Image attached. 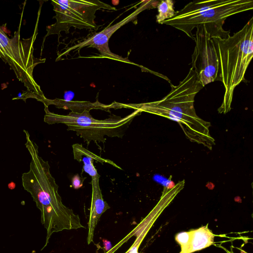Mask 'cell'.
Here are the masks:
<instances>
[{
    "label": "cell",
    "mask_w": 253,
    "mask_h": 253,
    "mask_svg": "<svg viewBox=\"0 0 253 253\" xmlns=\"http://www.w3.org/2000/svg\"><path fill=\"white\" fill-rule=\"evenodd\" d=\"M24 131L27 139L25 145L32 161L29 170L22 175V185L30 193L41 212V222L47 233L43 249L47 245L52 233L84 227L79 215L62 203L58 186L50 173L48 162L39 156L38 146L31 140L28 132Z\"/></svg>",
    "instance_id": "obj_1"
},
{
    "label": "cell",
    "mask_w": 253,
    "mask_h": 253,
    "mask_svg": "<svg viewBox=\"0 0 253 253\" xmlns=\"http://www.w3.org/2000/svg\"><path fill=\"white\" fill-rule=\"evenodd\" d=\"M170 85V91L161 100L133 104V108L178 122L190 141L211 149L215 143L210 134V123L199 118L194 106L196 95L204 87L198 81L195 72L190 68L178 85Z\"/></svg>",
    "instance_id": "obj_2"
},
{
    "label": "cell",
    "mask_w": 253,
    "mask_h": 253,
    "mask_svg": "<svg viewBox=\"0 0 253 253\" xmlns=\"http://www.w3.org/2000/svg\"><path fill=\"white\" fill-rule=\"evenodd\" d=\"M218 61L217 81L224 87L219 113L231 110L235 87L245 81L247 69L253 56V18L233 36L225 39L211 37Z\"/></svg>",
    "instance_id": "obj_3"
},
{
    "label": "cell",
    "mask_w": 253,
    "mask_h": 253,
    "mask_svg": "<svg viewBox=\"0 0 253 253\" xmlns=\"http://www.w3.org/2000/svg\"><path fill=\"white\" fill-rule=\"evenodd\" d=\"M253 8L252 0H196L188 3L161 24L171 26L193 40L192 31L200 25L204 26L211 38L225 39L230 36V31H226L222 28L225 20Z\"/></svg>",
    "instance_id": "obj_4"
},
{
    "label": "cell",
    "mask_w": 253,
    "mask_h": 253,
    "mask_svg": "<svg viewBox=\"0 0 253 253\" xmlns=\"http://www.w3.org/2000/svg\"><path fill=\"white\" fill-rule=\"evenodd\" d=\"M45 115L44 121L49 125L62 123L67 126V130L76 132L78 135L83 138L87 145L90 141L105 142V136L122 138L133 118L141 112L135 110L133 112L121 117L114 115L103 120L93 118L89 111L82 113L70 112L66 115L50 112L47 106H45Z\"/></svg>",
    "instance_id": "obj_5"
},
{
    "label": "cell",
    "mask_w": 253,
    "mask_h": 253,
    "mask_svg": "<svg viewBox=\"0 0 253 253\" xmlns=\"http://www.w3.org/2000/svg\"><path fill=\"white\" fill-rule=\"evenodd\" d=\"M36 32L28 39L21 40L20 29L10 39L0 27V58L8 63L17 78L24 84L28 91L42 96L40 86L33 78V70L39 63L44 62L34 56V42Z\"/></svg>",
    "instance_id": "obj_6"
},
{
    "label": "cell",
    "mask_w": 253,
    "mask_h": 253,
    "mask_svg": "<svg viewBox=\"0 0 253 253\" xmlns=\"http://www.w3.org/2000/svg\"><path fill=\"white\" fill-rule=\"evenodd\" d=\"M56 22L47 27L45 37L52 34L60 36L64 31L68 33L71 27L97 30L94 22L95 12L101 8L114 10L116 8L99 0H52Z\"/></svg>",
    "instance_id": "obj_7"
},
{
    "label": "cell",
    "mask_w": 253,
    "mask_h": 253,
    "mask_svg": "<svg viewBox=\"0 0 253 253\" xmlns=\"http://www.w3.org/2000/svg\"><path fill=\"white\" fill-rule=\"evenodd\" d=\"M196 28L191 68L199 82L204 86L217 81L218 61L211 38L204 26L200 25Z\"/></svg>",
    "instance_id": "obj_8"
},
{
    "label": "cell",
    "mask_w": 253,
    "mask_h": 253,
    "mask_svg": "<svg viewBox=\"0 0 253 253\" xmlns=\"http://www.w3.org/2000/svg\"><path fill=\"white\" fill-rule=\"evenodd\" d=\"M149 1H145L144 3H142L132 13L117 24L106 28L101 32L97 33L87 39H85L83 42L69 47L64 51L63 55L68 54L74 49L79 50L83 47L89 46L96 48L103 57L126 63H131L127 58H122L111 51L109 47V40L115 32L123 25L130 21H132L137 17L139 13L147 8L149 5Z\"/></svg>",
    "instance_id": "obj_9"
},
{
    "label": "cell",
    "mask_w": 253,
    "mask_h": 253,
    "mask_svg": "<svg viewBox=\"0 0 253 253\" xmlns=\"http://www.w3.org/2000/svg\"><path fill=\"white\" fill-rule=\"evenodd\" d=\"M90 183L92 185V196L89 218L88 222V235L87 243L93 241L94 231L101 215L110 206L103 198L99 185V179H91Z\"/></svg>",
    "instance_id": "obj_10"
},
{
    "label": "cell",
    "mask_w": 253,
    "mask_h": 253,
    "mask_svg": "<svg viewBox=\"0 0 253 253\" xmlns=\"http://www.w3.org/2000/svg\"><path fill=\"white\" fill-rule=\"evenodd\" d=\"M74 158L79 162H83L84 166L82 172H85L89 174L91 179H99L100 175L93 165V161H96L102 164L108 163L119 169L121 168L115 164L113 161L100 157L91 152L84 148L80 144H74L72 145Z\"/></svg>",
    "instance_id": "obj_11"
},
{
    "label": "cell",
    "mask_w": 253,
    "mask_h": 253,
    "mask_svg": "<svg viewBox=\"0 0 253 253\" xmlns=\"http://www.w3.org/2000/svg\"><path fill=\"white\" fill-rule=\"evenodd\" d=\"M44 104L46 106L50 104H53L56 107L70 109L72 112L82 113L84 111H89L91 109H102L107 110L113 108L112 104L111 105H104L96 101L94 103L90 102L69 101L60 99L48 100L46 99Z\"/></svg>",
    "instance_id": "obj_12"
},
{
    "label": "cell",
    "mask_w": 253,
    "mask_h": 253,
    "mask_svg": "<svg viewBox=\"0 0 253 253\" xmlns=\"http://www.w3.org/2000/svg\"><path fill=\"white\" fill-rule=\"evenodd\" d=\"M213 234L207 226L191 230V240L188 253H192L211 246L213 243Z\"/></svg>",
    "instance_id": "obj_13"
},
{
    "label": "cell",
    "mask_w": 253,
    "mask_h": 253,
    "mask_svg": "<svg viewBox=\"0 0 253 253\" xmlns=\"http://www.w3.org/2000/svg\"><path fill=\"white\" fill-rule=\"evenodd\" d=\"M173 1L171 0H161L157 6L158 14L156 16L157 22L161 24L164 21L171 18L175 12L173 8Z\"/></svg>",
    "instance_id": "obj_14"
},
{
    "label": "cell",
    "mask_w": 253,
    "mask_h": 253,
    "mask_svg": "<svg viewBox=\"0 0 253 253\" xmlns=\"http://www.w3.org/2000/svg\"><path fill=\"white\" fill-rule=\"evenodd\" d=\"M175 240L181 246L180 253H188L191 240V231L177 234L175 236Z\"/></svg>",
    "instance_id": "obj_15"
},
{
    "label": "cell",
    "mask_w": 253,
    "mask_h": 253,
    "mask_svg": "<svg viewBox=\"0 0 253 253\" xmlns=\"http://www.w3.org/2000/svg\"><path fill=\"white\" fill-rule=\"evenodd\" d=\"M86 177H83L79 174L74 175L71 179L72 186L75 189H78L82 187Z\"/></svg>",
    "instance_id": "obj_16"
},
{
    "label": "cell",
    "mask_w": 253,
    "mask_h": 253,
    "mask_svg": "<svg viewBox=\"0 0 253 253\" xmlns=\"http://www.w3.org/2000/svg\"><path fill=\"white\" fill-rule=\"evenodd\" d=\"M143 238V236L140 235V236L137 238L130 248L126 253H139L138 252V249Z\"/></svg>",
    "instance_id": "obj_17"
},
{
    "label": "cell",
    "mask_w": 253,
    "mask_h": 253,
    "mask_svg": "<svg viewBox=\"0 0 253 253\" xmlns=\"http://www.w3.org/2000/svg\"><path fill=\"white\" fill-rule=\"evenodd\" d=\"M103 244L104 246V249L105 252L109 251L112 248V244L109 241L105 239H103Z\"/></svg>",
    "instance_id": "obj_18"
},
{
    "label": "cell",
    "mask_w": 253,
    "mask_h": 253,
    "mask_svg": "<svg viewBox=\"0 0 253 253\" xmlns=\"http://www.w3.org/2000/svg\"><path fill=\"white\" fill-rule=\"evenodd\" d=\"M8 186L9 189H13L15 187V184L14 182H11L8 184Z\"/></svg>",
    "instance_id": "obj_19"
}]
</instances>
